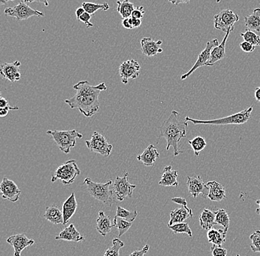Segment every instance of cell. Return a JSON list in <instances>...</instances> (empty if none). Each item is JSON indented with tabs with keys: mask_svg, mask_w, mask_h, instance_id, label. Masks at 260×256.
Wrapping results in <instances>:
<instances>
[{
	"mask_svg": "<svg viewBox=\"0 0 260 256\" xmlns=\"http://www.w3.org/2000/svg\"><path fill=\"white\" fill-rule=\"evenodd\" d=\"M239 47H240L242 51L247 53H252V52L254 51L255 48H256V47L253 46L248 42H245V41L239 44Z\"/></svg>",
	"mask_w": 260,
	"mask_h": 256,
	"instance_id": "b9f144b4",
	"label": "cell"
},
{
	"mask_svg": "<svg viewBox=\"0 0 260 256\" xmlns=\"http://www.w3.org/2000/svg\"><path fill=\"white\" fill-rule=\"evenodd\" d=\"M80 173L81 171L76 160H69L58 168L54 175L52 176L51 182L55 183L56 180H60L64 185H70L75 181Z\"/></svg>",
	"mask_w": 260,
	"mask_h": 256,
	"instance_id": "8992f818",
	"label": "cell"
},
{
	"mask_svg": "<svg viewBox=\"0 0 260 256\" xmlns=\"http://www.w3.org/2000/svg\"><path fill=\"white\" fill-rule=\"evenodd\" d=\"M92 15L89 14L88 13L85 12L81 17H80L79 20L82 22L84 25H86L87 28H92L93 27V24L90 23V20H91Z\"/></svg>",
	"mask_w": 260,
	"mask_h": 256,
	"instance_id": "60d3db41",
	"label": "cell"
},
{
	"mask_svg": "<svg viewBox=\"0 0 260 256\" xmlns=\"http://www.w3.org/2000/svg\"><path fill=\"white\" fill-rule=\"evenodd\" d=\"M256 202L258 204V205H259V206L257 209H256V212L258 213V214L260 215V200H256Z\"/></svg>",
	"mask_w": 260,
	"mask_h": 256,
	"instance_id": "db71d44e",
	"label": "cell"
},
{
	"mask_svg": "<svg viewBox=\"0 0 260 256\" xmlns=\"http://www.w3.org/2000/svg\"><path fill=\"white\" fill-rule=\"evenodd\" d=\"M170 217L168 226L182 223L188 218H193V213L192 209L189 208L187 205H185V206H181V208H177L171 211Z\"/></svg>",
	"mask_w": 260,
	"mask_h": 256,
	"instance_id": "ffe728a7",
	"label": "cell"
},
{
	"mask_svg": "<svg viewBox=\"0 0 260 256\" xmlns=\"http://www.w3.org/2000/svg\"><path fill=\"white\" fill-rule=\"evenodd\" d=\"M213 256H226L228 251L222 246H212L211 248Z\"/></svg>",
	"mask_w": 260,
	"mask_h": 256,
	"instance_id": "ab89813d",
	"label": "cell"
},
{
	"mask_svg": "<svg viewBox=\"0 0 260 256\" xmlns=\"http://www.w3.org/2000/svg\"><path fill=\"white\" fill-rule=\"evenodd\" d=\"M128 177L129 174L125 172L123 177H116L115 182L112 184L113 195L120 202L124 200L125 198L133 197V191L136 188V185L129 183Z\"/></svg>",
	"mask_w": 260,
	"mask_h": 256,
	"instance_id": "9c48e42d",
	"label": "cell"
},
{
	"mask_svg": "<svg viewBox=\"0 0 260 256\" xmlns=\"http://www.w3.org/2000/svg\"><path fill=\"white\" fill-rule=\"evenodd\" d=\"M206 185L209 188L208 199L213 202H220L226 198V191L221 184L216 181H210L206 183Z\"/></svg>",
	"mask_w": 260,
	"mask_h": 256,
	"instance_id": "44dd1931",
	"label": "cell"
},
{
	"mask_svg": "<svg viewBox=\"0 0 260 256\" xmlns=\"http://www.w3.org/2000/svg\"><path fill=\"white\" fill-rule=\"evenodd\" d=\"M113 224L114 227H117V230H118V236L120 237L129 230L130 227L133 225V223L121 219V218L115 216Z\"/></svg>",
	"mask_w": 260,
	"mask_h": 256,
	"instance_id": "836d02e7",
	"label": "cell"
},
{
	"mask_svg": "<svg viewBox=\"0 0 260 256\" xmlns=\"http://www.w3.org/2000/svg\"><path fill=\"white\" fill-rule=\"evenodd\" d=\"M169 228L172 230L175 233H186L189 235V237H192V231L189 227V223L182 222L178 223V224H173L172 226H169Z\"/></svg>",
	"mask_w": 260,
	"mask_h": 256,
	"instance_id": "8d00e7d4",
	"label": "cell"
},
{
	"mask_svg": "<svg viewBox=\"0 0 260 256\" xmlns=\"http://www.w3.org/2000/svg\"><path fill=\"white\" fill-rule=\"evenodd\" d=\"M7 242L14 249V256H21L22 252L28 246L35 243L34 240L29 239L25 234H17L7 238Z\"/></svg>",
	"mask_w": 260,
	"mask_h": 256,
	"instance_id": "9a60e30c",
	"label": "cell"
},
{
	"mask_svg": "<svg viewBox=\"0 0 260 256\" xmlns=\"http://www.w3.org/2000/svg\"><path fill=\"white\" fill-rule=\"evenodd\" d=\"M44 217L53 224H64V216L62 210L55 205L47 207Z\"/></svg>",
	"mask_w": 260,
	"mask_h": 256,
	"instance_id": "4316f807",
	"label": "cell"
},
{
	"mask_svg": "<svg viewBox=\"0 0 260 256\" xmlns=\"http://www.w3.org/2000/svg\"><path fill=\"white\" fill-rule=\"evenodd\" d=\"M82 8L85 12L88 13L90 15L95 14L97 11L102 10L106 12L109 10V6L108 3H104L103 4H96V3H83Z\"/></svg>",
	"mask_w": 260,
	"mask_h": 256,
	"instance_id": "d6a6232c",
	"label": "cell"
},
{
	"mask_svg": "<svg viewBox=\"0 0 260 256\" xmlns=\"http://www.w3.org/2000/svg\"><path fill=\"white\" fill-rule=\"evenodd\" d=\"M227 231L225 230H216L211 229L207 232V238L208 242L211 243L213 246H222L225 243L226 238Z\"/></svg>",
	"mask_w": 260,
	"mask_h": 256,
	"instance_id": "f1b7e54d",
	"label": "cell"
},
{
	"mask_svg": "<svg viewBox=\"0 0 260 256\" xmlns=\"http://www.w3.org/2000/svg\"><path fill=\"white\" fill-rule=\"evenodd\" d=\"M162 43V40L156 42L151 37L144 38L141 41L142 53L147 57L156 56L158 53H161L163 52V49L161 48Z\"/></svg>",
	"mask_w": 260,
	"mask_h": 256,
	"instance_id": "e0dca14e",
	"label": "cell"
},
{
	"mask_svg": "<svg viewBox=\"0 0 260 256\" xmlns=\"http://www.w3.org/2000/svg\"><path fill=\"white\" fill-rule=\"evenodd\" d=\"M241 37L243 38L245 42L251 44L254 47H260V37L257 34H255L253 31L247 30L245 33L240 34Z\"/></svg>",
	"mask_w": 260,
	"mask_h": 256,
	"instance_id": "74e56055",
	"label": "cell"
},
{
	"mask_svg": "<svg viewBox=\"0 0 260 256\" xmlns=\"http://www.w3.org/2000/svg\"><path fill=\"white\" fill-rule=\"evenodd\" d=\"M188 142H189V145L192 147V150L195 152L196 157L199 156L200 152L204 150L205 148L207 145L206 140L201 136L195 137L193 139L188 141Z\"/></svg>",
	"mask_w": 260,
	"mask_h": 256,
	"instance_id": "4dcf8cb0",
	"label": "cell"
},
{
	"mask_svg": "<svg viewBox=\"0 0 260 256\" xmlns=\"http://www.w3.org/2000/svg\"><path fill=\"white\" fill-rule=\"evenodd\" d=\"M214 28L223 31L226 34L228 31H232L234 28V24L239 21V17L229 9L222 10L217 15L214 16Z\"/></svg>",
	"mask_w": 260,
	"mask_h": 256,
	"instance_id": "ba28073f",
	"label": "cell"
},
{
	"mask_svg": "<svg viewBox=\"0 0 260 256\" xmlns=\"http://www.w3.org/2000/svg\"><path fill=\"white\" fill-rule=\"evenodd\" d=\"M216 212L213 211L211 209H204L200 214V227L208 231L214 227L215 223Z\"/></svg>",
	"mask_w": 260,
	"mask_h": 256,
	"instance_id": "484cf974",
	"label": "cell"
},
{
	"mask_svg": "<svg viewBox=\"0 0 260 256\" xmlns=\"http://www.w3.org/2000/svg\"><path fill=\"white\" fill-rule=\"evenodd\" d=\"M124 246V243L120 238H114L112 246L106 249L104 256H120V249Z\"/></svg>",
	"mask_w": 260,
	"mask_h": 256,
	"instance_id": "d590c367",
	"label": "cell"
},
{
	"mask_svg": "<svg viewBox=\"0 0 260 256\" xmlns=\"http://www.w3.org/2000/svg\"><path fill=\"white\" fill-rule=\"evenodd\" d=\"M142 20H138V19L133 18L132 17V25H133V29L138 28L142 25Z\"/></svg>",
	"mask_w": 260,
	"mask_h": 256,
	"instance_id": "c3c4849f",
	"label": "cell"
},
{
	"mask_svg": "<svg viewBox=\"0 0 260 256\" xmlns=\"http://www.w3.org/2000/svg\"><path fill=\"white\" fill-rule=\"evenodd\" d=\"M2 197L5 199L16 202L20 199L21 191L17 186V184L7 177H4L0 185Z\"/></svg>",
	"mask_w": 260,
	"mask_h": 256,
	"instance_id": "5bb4252c",
	"label": "cell"
},
{
	"mask_svg": "<svg viewBox=\"0 0 260 256\" xmlns=\"http://www.w3.org/2000/svg\"><path fill=\"white\" fill-rule=\"evenodd\" d=\"M179 112L172 110L167 120L163 122L160 128V138H165L167 142V150L173 148L174 156L176 157L183 153L178 147L180 141L185 138L187 133L188 123L178 118Z\"/></svg>",
	"mask_w": 260,
	"mask_h": 256,
	"instance_id": "7a4b0ae2",
	"label": "cell"
},
{
	"mask_svg": "<svg viewBox=\"0 0 260 256\" xmlns=\"http://www.w3.org/2000/svg\"><path fill=\"white\" fill-rule=\"evenodd\" d=\"M149 249H150V245H145L143 249H141V250L134 251L133 253L130 254L129 256H144L148 252Z\"/></svg>",
	"mask_w": 260,
	"mask_h": 256,
	"instance_id": "ee69618b",
	"label": "cell"
},
{
	"mask_svg": "<svg viewBox=\"0 0 260 256\" xmlns=\"http://www.w3.org/2000/svg\"><path fill=\"white\" fill-rule=\"evenodd\" d=\"M236 256H240L239 255V254H237V255H236Z\"/></svg>",
	"mask_w": 260,
	"mask_h": 256,
	"instance_id": "11a10c76",
	"label": "cell"
},
{
	"mask_svg": "<svg viewBox=\"0 0 260 256\" xmlns=\"http://www.w3.org/2000/svg\"><path fill=\"white\" fill-rule=\"evenodd\" d=\"M55 239L65 240V241H74V242L85 241L84 236L81 235V233L76 230L73 224H70L68 227L64 229L60 233L58 234V235L55 237Z\"/></svg>",
	"mask_w": 260,
	"mask_h": 256,
	"instance_id": "ac0fdd59",
	"label": "cell"
},
{
	"mask_svg": "<svg viewBox=\"0 0 260 256\" xmlns=\"http://www.w3.org/2000/svg\"><path fill=\"white\" fill-rule=\"evenodd\" d=\"M21 65L20 61H16L13 63H5L1 64L0 74L3 78L9 80L12 83L17 82L21 78V73L19 67Z\"/></svg>",
	"mask_w": 260,
	"mask_h": 256,
	"instance_id": "2e32d148",
	"label": "cell"
},
{
	"mask_svg": "<svg viewBox=\"0 0 260 256\" xmlns=\"http://www.w3.org/2000/svg\"><path fill=\"white\" fill-rule=\"evenodd\" d=\"M187 186L189 192L194 198L202 194L203 197H208L209 188L204 183L200 176L187 177Z\"/></svg>",
	"mask_w": 260,
	"mask_h": 256,
	"instance_id": "4fadbf2b",
	"label": "cell"
},
{
	"mask_svg": "<svg viewBox=\"0 0 260 256\" xmlns=\"http://www.w3.org/2000/svg\"><path fill=\"white\" fill-rule=\"evenodd\" d=\"M117 12L121 16L122 20L131 17L132 14L136 9L133 3L125 0L123 2L117 1Z\"/></svg>",
	"mask_w": 260,
	"mask_h": 256,
	"instance_id": "f546056e",
	"label": "cell"
},
{
	"mask_svg": "<svg viewBox=\"0 0 260 256\" xmlns=\"http://www.w3.org/2000/svg\"><path fill=\"white\" fill-rule=\"evenodd\" d=\"M85 12V10H84L82 7L78 8L77 10L76 11V18H77L78 20H79L80 17H81Z\"/></svg>",
	"mask_w": 260,
	"mask_h": 256,
	"instance_id": "f907efd6",
	"label": "cell"
},
{
	"mask_svg": "<svg viewBox=\"0 0 260 256\" xmlns=\"http://www.w3.org/2000/svg\"><path fill=\"white\" fill-rule=\"evenodd\" d=\"M87 148L94 153L109 157L112 151V145L108 144L106 138L98 132H94L90 141H85Z\"/></svg>",
	"mask_w": 260,
	"mask_h": 256,
	"instance_id": "30bf717a",
	"label": "cell"
},
{
	"mask_svg": "<svg viewBox=\"0 0 260 256\" xmlns=\"http://www.w3.org/2000/svg\"><path fill=\"white\" fill-rule=\"evenodd\" d=\"M8 106H9L8 100L6 98H3V97H1L0 98V109L7 107Z\"/></svg>",
	"mask_w": 260,
	"mask_h": 256,
	"instance_id": "681fc988",
	"label": "cell"
},
{
	"mask_svg": "<svg viewBox=\"0 0 260 256\" xmlns=\"http://www.w3.org/2000/svg\"><path fill=\"white\" fill-rule=\"evenodd\" d=\"M219 45H220V44H219V41L217 39H212V40L208 42L207 44H206V48H205V49L200 53V55H199L195 65L192 67V68L191 69L188 73L183 74V75H181V79H186L188 77L190 76V75H192L194 72L196 71L197 69L200 68V67H203V66L207 65L208 62L210 60V57H211V50H213V48L218 46Z\"/></svg>",
	"mask_w": 260,
	"mask_h": 256,
	"instance_id": "8fae6325",
	"label": "cell"
},
{
	"mask_svg": "<svg viewBox=\"0 0 260 256\" xmlns=\"http://www.w3.org/2000/svg\"><path fill=\"white\" fill-rule=\"evenodd\" d=\"M172 201L175 203L178 204V205H181V206H185V205H187V202H186V199L182 197H175L173 199H172Z\"/></svg>",
	"mask_w": 260,
	"mask_h": 256,
	"instance_id": "7dc6e473",
	"label": "cell"
},
{
	"mask_svg": "<svg viewBox=\"0 0 260 256\" xmlns=\"http://www.w3.org/2000/svg\"><path fill=\"white\" fill-rule=\"evenodd\" d=\"M178 177V171L172 170V166H166L161 180H160L159 185L165 187H178L179 185L177 180Z\"/></svg>",
	"mask_w": 260,
	"mask_h": 256,
	"instance_id": "603a6c76",
	"label": "cell"
},
{
	"mask_svg": "<svg viewBox=\"0 0 260 256\" xmlns=\"http://www.w3.org/2000/svg\"><path fill=\"white\" fill-rule=\"evenodd\" d=\"M5 14L9 17H14L17 20H26L30 17H43L45 14L39 11L34 10L32 8L30 7L29 5L26 1H20L17 6L13 8H7L5 10Z\"/></svg>",
	"mask_w": 260,
	"mask_h": 256,
	"instance_id": "52a82bcc",
	"label": "cell"
},
{
	"mask_svg": "<svg viewBox=\"0 0 260 256\" xmlns=\"http://www.w3.org/2000/svg\"><path fill=\"white\" fill-rule=\"evenodd\" d=\"M97 226L96 230L102 236H106V234L110 232L114 224L111 222V218L109 216H106L104 211H99L98 217L96 221Z\"/></svg>",
	"mask_w": 260,
	"mask_h": 256,
	"instance_id": "d4e9b609",
	"label": "cell"
},
{
	"mask_svg": "<svg viewBox=\"0 0 260 256\" xmlns=\"http://www.w3.org/2000/svg\"><path fill=\"white\" fill-rule=\"evenodd\" d=\"M215 223L216 224L222 226L224 230L228 231V228H229L230 218L226 210L224 209H219L216 212Z\"/></svg>",
	"mask_w": 260,
	"mask_h": 256,
	"instance_id": "1f68e13d",
	"label": "cell"
},
{
	"mask_svg": "<svg viewBox=\"0 0 260 256\" xmlns=\"http://www.w3.org/2000/svg\"><path fill=\"white\" fill-rule=\"evenodd\" d=\"M253 111V106H250L247 109L242 110L236 114L222 117V118L215 119V120H202L197 119L191 118L189 117H185V121L192 122L195 125L198 124H204V125H241L248 121L251 117V113Z\"/></svg>",
	"mask_w": 260,
	"mask_h": 256,
	"instance_id": "3957f363",
	"label": "cell"
},
{
	"mask_svg": "<svg viewBox=\"0 0 260 256\" xmlns=\"http://www.w3.org/2000/svg\"><path fill=\"white\" fill-rule=\"evenodd\" d=\"M76 94L72 98L65 100L71 109H78L85 117H91L98 112L100 108L98 100L100 92L106 90L107 86L104 83L92 86L87 81H80L73 86Z\"/></svg>",
	"mask_w": 260,
	"mask_h": 256,
	"instance_id": "6da1fadb",
	"label": "cell"
},
{
	"mask_svg": "<svg viewBox=\"0 0 260 256\" xmlns=\"http://www.w3.org/2000/svg\"><path fill=\"white\" fill-rule=\"evenodd\" d=\"M84 185L87 186L89 195L94 199L104 204L113 203V191L110 189L112 182H106V183H94L89 177L84 180Z\"/></svg>",
	"mask_w": 260,
	"mask_h": 256,
	"instance_id": "5b68a950",
	"label": "cell"
},
{
	"mask_svg": "<svg viewBox=\"0 0 260 256\" xmlns=\"http://www.w3.org/2000/svg\"><path fill=\"white\" fill-rule=\"evenodd\" d=\"M244 23L247 30L260 32V9H255L251 14L245 16Z\"/></svg>",
	"mask_w": 260,
	"mask_h": 256,
	"instance_id": "83f0119b",
	"label": "cell"
},
{
	"mask_svg": "<svg viewBox=\"0 0 260 256\" xmlns=\"http://www.w3.org/2000/svg\"><path fill=\"white\" fill-rule=\"evenodd\" d=\"M254 96L258 102H260V86L256 87L254 91Z\"/></svg>",
	"mask_w": 260,
	"mask_h": 256,
	"instance_id": "816d5d0a",
	"label": "cell"
},
{
	"mask_svg": "<svg viewBox=\"0 0 260 256\" xmlns=\"http://www.w3.org/2000/svg\"><path fill=\"white\" fill-rule=\"evenodd\" d=\"M138 216V212L136 210L133 211H129V210H126L123 207L120 206L117 207L116 216L117 217L121 218V219L126 220V221H129L133 223L135 221Z\"/></svg>",
	"mask_w": 260,
	"mask_h": 256,
	"instance_id": "e575fe53",
	"label": "cell"
},
{
	"mask_svg": "<svg viewBox=\"0 0 260 256\" xmlns=\"http://www.w3.org/2000/svg\"><path fill=\"white\" fill-rule=\"evenodd\" d=\"M231 32H232V31H228L226 34H225V37L222 39L221 43L218 46L216 47V48H213V50H211V57H210V60L206 66L211 67V66H214L217 61L225 59V56H226V53H225L226 42Z\"/></svg>",
	"mask_w": 260,
	"mask_h": 256,
	"instance_id": "d6986e66",
	"label": "cell"
},
{
	"mask_svg": "<svg viewBox=\"0 0 260 256\" xmlns=\"http://www.w3.org/2000/svg\"><path fill=\"white\" fill-rule=\"evenodd\" d=\"M121 24L122 26H123L125 29H133V25H132V17H129V18L123 19V20H122Z\"/></svg>",
	"mask_w": 260,
	"mask_h": 256,
	"instance_id": "bcb514c9",
	"label": "cell"
},
{
	"mask_svg": "<svg viewBox=\"0 0 260 256\" xmlns=\"http://www.w3.org/2000/svg\"><path fill=\"white\" fill-rule=\"evenodd\" d=\"M144 14H145V12H144L143 6L136 7V9H135L134 12L132 14L131 17L138 19V20H142L144 17Z\"/></svg>",
	"mask_w": 260,
	"mask_h": 256,
	"instance_id": "7bdbcfd3",
	"label": "cell"
},
{
	"mask_svg": "<svg viewBox=\"0 0 260 256\" xmlns=\"http://www.w3.org/2000/svg\"><path fill=\"white\" fill-rule=\"evenodd\" d=\"M141 66L137 61L129 59L120 64L119 67V75L122 83L126 84L129 79L137 78L140 75Z\"/></svg>",
	"mask_w": 260,
	"mask_h": 256,
	"instance_id": "7c38bea8",
	"label": "cell"
},
{
	"mask_svg": "<svg viewBox=\"0 0 260 256\" xmlns=\"http://www.w3.org/2000/svg\"><path fill=\"white\" fill-rule=\"evenodd\" d=\"M171 3L174 5L185 4V3H189V1H170Z\"/></svg>",
	"mask_w": 260,
	"mask_h": 256,
	"instance_id": "f5cc1de1",
	"label": "cell"
},
{
	"mask_svg": "<svg viewBox=\"0 0 260 256\" xmlns=\"http://www.w3.org/2000/svg\"><path fill=\"white\" fill-rule=\"evenodd\" d=\"M77 206V201H76L75 193H72L70 197L64 202L63 206H62V213H63L64 216L63 224L69 222L72 216L76 213Z\"/></svg>",
	"mask_w": 260,
	"mask_h": 256,
	"instance_id": "cb8c5ba5",
	"label": "cell"
},
{
	"mask_svg": "<svg viewBox=\"0 0 260 256\" xmlns=\"http://www.w3.org/2000/svg\"><path fill=\"white\" fill-rule=\"evenodd\" d=\"M251 240L250 248L254 252H260V230H256L252 235H250Z\"/></svg>",
	"mask_w": 260,
	"mask_h": 256,
	"instance_id": "f35d334b",
	"label": "cell"
},
{
	"mask_svg": "<svg viewBox=\"0 0 260 256\" xmlns=\"http://www.w3.org/2000/svg\"><path fill=\"white\" fill-rule=\"evenodd\" d=\"M20 109V108L18 107V106H8L7 107L3 108V109H0V116H1L2 117H6V115H8V114H9V111L10 110H19Z\"/></svg>",
	"mask_w": 260,
	"mask_h": 256,
	"instance_id": "f6af8a7d",
	"label": "cell"
},
{
	"mask_svg": "<svg viewBox=\"0 0 260 256\" xmlns=\"http://www.w3.org/2000/svg\"><path fill=\"white\" fill-rule=\"evenodd\" d=\"M159 157L160 154L156 147L154 145H150L143 153L137 157V160L142 162L145 166H153Z\"/></svg>",
	"mask_w": 260,
	"mask_h": 256,
	"instance_id": "7402d4cb",
	"label": "cell"
},
{
	"mask_svg": "<svg viewBox=\"0 0 260 256\" xmlns=\"http://www.w3.org/2000/svg\"><path fill=\"white\" fill-rule=\"evenodd\" d=\"M47 134L51 136L59 149L65 154L70 153V149L76 147V139L83 138V135L76 130L67 131L48 130Z\"/></svg>",
	"mask_w": 260,
	"mask_h": 256,
	"instance_id": "277c9868",
	"label": "cell"
}]
</instances>
